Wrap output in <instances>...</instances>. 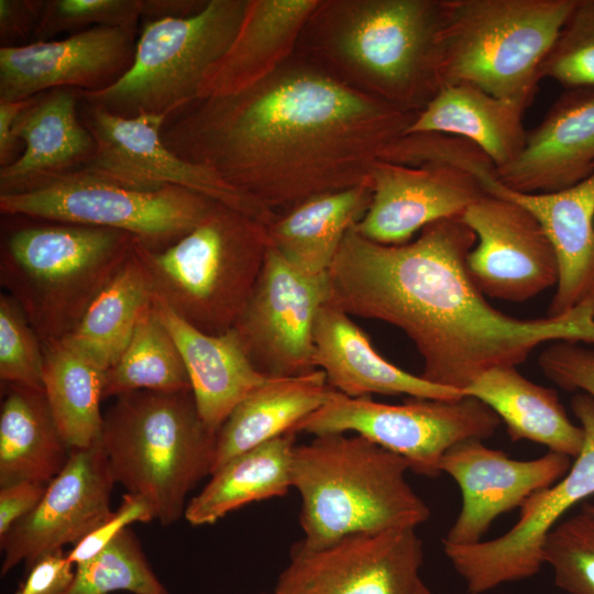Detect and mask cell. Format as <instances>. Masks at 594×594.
<instances>
[{
	"label": "cell",
	"mask_w": 594,
	"mask_h": 594,
	"mask_svg": "<svg viewBox=\"0 0 594 594\" xmlns=\"http://www.w3.org/2000/svg\"><path fill=\"white\" fill-rule=\"evenodd\" d=\"M329 295L328 273L304 274L270 248L233 328L258 372L268 377H288L317 370L314 328Z\"/></svg>",
	"instance_id": "5bb4252c"
},
{
	"label": "cell",
	"mask_w": 594,
	"mask_h": 594,
	"mask_svg": "<svg viewBox=\"0 0 594 594\" xmlns=\"http://www.w3.org/2000/svg\"><path fill=\"white\" fill-rule=\"evenodd\" d=\"M463 393L486 404L513 441L537 442L573 459L582 449L583 428L570 420L557 392L529 381L516 366L491 369Z\"/></svg>",
	"instance_id": "f546056e"
},
{
	"label": "cell",
	"mask_w": 594,
	"mask_h": 594,
	"mask_svg": "<svg viewBox=\"0 0 594 594\" xmlns=\"http://www.w3.org/2000/svg\"><path fill=\"white\" fill-rule=\"evenodd\" d=\"M424 549L416 528L354 532L318 548L297 542L276 594H415Z\"/></svg>",
	"instance_id": "9a60e30c"
},
{
	"label": "cell",
	"mask_w": 594,
	"mask_h": 594,
	"mask_svg": "<svg viewBox=\"0 0 594 594\" xmlns=\"http://www.w3.org/2000/svg\"><path fill=\"white\" fill-rule=\"evenodd\" d=\"M571 458L549 451L527 460H514L481 439H469L450 448L440 462L462 495L461 510L443 542L469 546L482 541L492 522L521 507L534 493L547 488L570 470Z\"/></svg>",
	"instance_id": "d6986e66"
},
{
	"label": "cell",
	"mask_w": 594,
	"mask_h": 594,
	"mask_svg": "<svg viewBox=\"0 0 594 594\" xmlns=\"http://www.w3.org/2000/svg\"><path fill=\"white\" fill-rule=\"evenodd\" d=\"M155 519L152 506L142 497L125 493L121 505L94 531L87 535L66 553L74 564L84 563L113 541L123 530L134 522H147Z\"/></svg>",
	"instance_id": "b9f144b4"
},
{
	"label": "cell",
	"mask_w": 594,
	"mask_h": 594,
	"mask_svg": "<svg viewBox=\"0 0 594 594\" xmlns=\"http://www.w3.org/2000/svg\"><path fill=\"white\" fill-rule=\"evenodd\" d=\"M114 483L100 439L90 447L72 449L35 509L0 538L1 575L21 562L29 569L41 557L65 544L75 546L98 528L112 514Z\"/></svg>",
	"instance_id": "e0dca14e"
},
{
	"label": "cell",
	"mask_w": 594,
	"mask_h": 594,
	"mask_svg": "<svg viewBox=\"0 0 594 594\" xmlns=\"http://www.w3.org/2000/svg\"><path fill=\"white\" fill-rule=\"evenodd\" d=\"M475 243L461 215L399 245L373 242L352 227L328 271L329 302L400 329L422 359L421 376L462 392L491 369L521 364L542 343L594 344L592 305L539 319L495 309L466 271Z\"/></svg>",
	"instance_id": "7a4b0ae2"
},
{
	"label": "cell",
	"mask_w": 594,
	"mask_h": 594,
	"mask_svg": "<svg viewBox=\"0 0 594 594\" xmlns=\"http://www.w3.org/2000/svg\"><path fill=\"white\" fill-rule=\"evenodd\" d=\"M469 172L485 193L514 200L528 209L550 240L559 265L548 317L562 316L580 306H594V172L585 179L552 193H520L504 186L495 168L480 156Z\"/></svg>",
	"instance_id": "44dd1931"
},
{
	"label": "cell",
	"mask_w": 594,
	"mask_h": 594,
	"mask_svg": "<svg viewBox=\"0 0 594 594\" xmlns=\"http://www.w3.org/2000/svg\"><path fill=\"white\" fill-rule=\"evenodd\" d=\"M526 109L471 85H448L418 112L405 135L433 133L465 140L499 169L513 163L525 147Z\"/></svg>",
	"instance_id": "4316f807"
},
{
	"label": "cell",
	"mask_w": 594,
	"mask_h": 594,
	"mask_svg": "<svg viewBox=\"0 0 594 594\" xmlns=\"http://www.w3.org/2000/svg\"><path fill=\"white\" fill-rule=\"evenodd\" d=\"M46 222L12 231L0 253V284L43 344L76 329L139 240L109 228Z\"/></svg>",
	"instance_id": "8992f818"
},
{
	"label": "cell",
	"mask_w": 594,
	"mask_h": 594,
	"mask_svg": "<svg viewBox=\"0 0 594 594\" xmlns=\"http://www.w3.org/2000/svg\"><path fill=\"white\" fill-rule=\"evenodd\" d=\"M43 343L16 301L0 295V380L43 388Z\"/></svg>",
	"instance_id": "f35d334b"
},
{
	"label": "cell",
	"mask_w": 594,
	"mask_h": 594,
	"mask_svg": "<svg viewBox=\"0 0 594 594\" xmlns=\"http://www.w3.org/2000/svg\"><path fill=\"white\" fill-rule=\"evenodd\" d=\"M78 114L96 142L92 157L80 168L119 186L151 191L174 186L200 194L265 224L276 212L224 182L210 168L187 162L162 141L167 117L116 116L80 98Z\"/></svg>",
	"instance_id": "4fadbf2b"
},
{
	"label": "cell",
	"mask_w": 594,
	"mask_h": 594,
	"mask_svg": "<svg viewBox=\"0 0 594 594\" xmlns=\"http://www.w3.org/2000/svg\"><path fill=\"white\" fill-rule=\"evenodd\" d=\"M47 484L21 481L1 486L0 490V538L21 519L26 517L41 502Z\"/></svg>",
	"instance_id": "ee69618b"
},
{
	"label": "cell",
	"mask_w": 594,
	"mask_h": 594,
	"mask_svg": "<svg viewBox=\"0 0 594 594\" xmlns=\"http://www.w3.org/2000/svg\"><path fill=\"white\" fill-rule=\"evenodd\" d=\"M417 114L343 85L295 52L245 91L174 111L161 136L183 160L278 213L371 184L373 166Z\"/></svg>",
	"instance_id": "6da1fadb"
},
{
	"label": "cell",
	"mask_w": 594,
	"mask_h": 594,
	"mask_svg": "<svg viewBox=\"0 0 594 594\" xmlns=\"http://www.w3.org/2000/svg\"><path fill=\"white\" fill-rule=\"evenodd\" d=\"M143 0H50L45 1L34 38L44 41L62 32L111 26L138 31Z\"/></svg>",
	"instance_id": "ab89813d"
},
{
	"label": "cell",
	"mask_w": 594,
	"mask_h": 594,
	"mask_svg": "<svg viewBox=\"0 0 594 594\" xmlns=\"http://www.w3.org/2000/svg\"><path fill=\"white\" fill-rule=\"evenodd\" d=\"M415 594H432L431 591L424 584L422 581L419 582Z\"/></svg>",
	"instance_id": "c3c4849f"
},
{
	"label": "cell",
	"mask_w": 594,
	"mask_h": 594,
	"mask_svg": "<svg viewBox=\"0 0 594 594\" xmlns=\"http://www.w3.org/2000/svg\"><path fill=\"white\" fill-rule=\"evenodd\" d=\"M70 452L44 388L4 384L0 410V486L21 481L48 484L66 465Z\"/></svg>",
	"instance_id": "4dcf8cb0"
},
{
	"label": "cell",
	"mask_w": 594,
	"mask_h": 594,
	"mask_svg": "<svg viewBox=\"0 0 594 594\" xmlns=\"http://www.w3.org/2000/svg\"><path fill=\"white\" fill-rule=\"evenodd\" d=\"M319 0H246L239 30L209 68L198 98L245 91L272 76L296 52L301 31Z\"/></svg>",
	"instance_id": "cb8c5ba5"
},
{
	"label": "cell",
	"mask_w": 594,
	"mask_h": 594,
	"mask_svg": "<svg viewBox=\"0 0 594 594\" xmlns=\"http://www.w3.org/2000/svg\"><path fill=\"white\" fill-rule=\"evenodd\" d=\"M461 217L476 235L466 271L484 296L522 302L557 285L554 249L528 209L485 193Z\"/></svg>",
	"instance_id": "2e32d148"
},
{
	"label": "cell",
	"mask_w": 594,
	"mask_h": 594,
	"mask_svg": "<svg viewBox=\"0 0 594 594\" xmlns=\"http://www.w3.org/2000/svg\"><path fill=\"white\" fill-rule=\"evenodd\" d=\"M543 563L569 594H594V517L581 512L562 519L543 544Z\"/></svg>",
	"instance_id": "74e56055"
},
{
	"label": "cell",
	"mask_w": 594,
	"mask_h": 594,
	"mask_svg": "<svg viewBox=\"0 0 594 594\" xmlns=\"http://www.w3.org/2000/svg\"><path fill=\"white\" fill-rule=\"evenodd\" d=\"M332 391L319 369L297 376L268 377L235 406L219 429L211 474L235 455L293 432Z\"/></svg>",
	"instance_id": "f1b7e54d"
},
{
	"label": "cell",
	"mask_w": 594,
	"mask_h": 594,
	"mask_svg": "<svg viewBox=\"0 0 594 594\" xmlns=\"http://www.w3.org/2000/svg\"><path fill=\"white\" fill-rule=\"evenodd\" d=\"M539 76L565 90L594 88V0H575Z\"/></svg>",
	"instance_id": "8d00e7d4"
},
{
	"label": "cell",
	"mask_w": 594,
	"mask_h": 594,
	"mask_svg": "<svg viewBox=\"0 0 594 594\" xmlns=\"http://www.w3.org/2000/svg\"><path fill=\"white\" fill-rule=\"evenodd\" d=\"M273 594H276L275 592Z\"/></svg>",
	"instance_id": "f907efd6"
},
{
	"label": "cell",
	"mask_w": 594,
	"mask_h": 594,
	"mask_svg": "<svg viewBox=\"0 0 594 594\" xmlns=\"http://www.w3.org/2000/svg\"><path fill=\"white\" fill-rule=\"evenodd\" d=\"M371 200V184L306 199L276 213L267 224L270 248L304 274H327L345 234Z\"/></svg>",
	"instance_id": "83f0119b"
},
{
	"label": "cell",
	"mask_w": 594,
	"mask_h": 594,
	"mask_svg": "<svg viewBox=\"0 0 594 594\" xmlns=\"http://www.w3.org/2000/svg\"><path fill=\"white\" fill-rule=\"evenodd\" d=\"M216 202L174 186L129 189L80 167L40 177L21 191L0 194L4 216L120 230L152 251L189 233Z\"/></svg>",
	"instance_id": "30bf717a"
},
{
	"label": "cell",
	"mask_w": 594,
	"mask_h": 594,
	"mask_svg": "<svg viewBox=\"0 0 594 594\" xmlns=\"http://www.w3.org/2000/svg\"><path fill=\"white\" fill-rule=\"evenodd\" d=\"M43 388L57 427L72 449L101 436L105 373L66 341L43 344Z\"/></svg>",
	"instance_id": "836d02e7"
},
{
	"label": "cell",
	"mask_w": 594,
	"mask_h": 594,
	"mask_svg": "<svg viewBox=\"0 0 594 594\" xmlns=\"http://www.w3.org/2000/svg\"><path fill=\"white\" fill-rule=\"evenodd\" d=\"M315 365L328 384L350 397L408 395L454 399L460 389L438 385L387 361L351 317L329 301L318 311L314 328Z\"/></svg>",
	"instance_id": "603a6c76"
},
{
	"label": "cell",
	"mask_w": 594,
	"mask_h": 594,
	"mask_svg": "<svg viewBox=\"0 0 594 594\" xmlns=\"http://www.w3.org/2000/svg\"><path fill=\"white\" fill-rule=\"evenodd\" d=\"M501 422L486 404L466 395L454 399L410 397L391 405L333 389L293 432H353L403 457L416 474L436 477L450 448L469 439H487Z\"/></svg>",
	"instance_id": "8fae6325"
},
{
	"label": "cell",
	"mask_w": 594,
	"mask_h": 594,
	"mask_svg": "<svg viewBox=\"0 0 594 594\" xmlns=\"http://www.w3.org/2000/svg\"><path fill=\"white\" fill-rule=\"evenodd\" d=\"M572 410L583 428L584 441L568 473L528 497L517 522L504 535L469 546L443 543L468 594H483L537 574L544 564L543 544L549 532L569 509L594 495V402L576 394Z\"/></svg>",
	"instance_id": "7c38bea8"
},
{
	"label": "cell",
	"mask_w": 594,
	"mask_h": 594,
	"mask_svg": "<svg viewBox=\"0 0 594 594\" xmlns=\"http://www.w3.org/2000/svg\"><path fill=\"white\" fill-rule=\"evenodd\" d=\"M136 391H191L183 358L157 315L154 299L119 360L106 371L102 397Z\"/></svg>",
	"instance_id": "e575fe53"
},
{
	"label": "cell",
	"mask_w": 594,
	"mask_h": 594,
	"mask_svg": "<svg viewBox=\"0 0 594 594\" xmlns=\"http://www.w3.org/2000/svg\"><path fill=\"white\" fill-rule=\"evenodd\" d=\"M538 365L559 387L580 391L594 402V349L578 342L556 341L540 353Z\"/></svg>",
	"instance_id": "60d3db41"
},
{
	"label": "cell",
	"mask_w": 594,
	"mask_h": 594,
	"mask_svg": "<svg viewBox=\"0 0 594 594\" xmlns=\"http://www.w3.org/2000/svg\"><path fill=\"white\" fill-rule=\"evenodd\" d=\"M207 1L143 0L142 19L152 21L164 18H188L201 11Z\"/></svg>",
	"instance_id": "7dc6e473"
},
{
	"label": "cell",
	"mask_w": 594,
	"mask_h": 594,
	"mask_svg": "<svg viewBox=\"0 0 594 594\" xmlns=\"http://www.w3.org/2000/svg\"><path fill=\"white\" fill-rule=\"evenodd\" d=\"M81 91L47 90L18 116L12 134L25 148L0 168V194L21 191L45 175L82 167L92 157L96 142L78 114Z\"/></svg>",
	"instance_id": "d4e9b609"
},
{
	"label": "cell",
	"mask_w": 594,
	"mask_h": 594,
	"mask_svg": "<svg viewBox=\"0 0 594 594\" xmlns=\"http://www.w3.org/2000/svg\"><path fill=\"white\" fill-rule=\"evenodd\" d=\"M408 462L359 435L323 433L295 447L293 487L308 548L354 532L416 528L430 509L406 479Z\"/></svg>",
	"instance_id": "277c9868"
},
{
	"label": "cell",
	"mask_w": 594,
	"mask_h": 594,
	"mask_svg": "<svg viewBox=\"0 0 594 594\" xmlns=\"http://www.w3.org/2000/svg\"><path fill=\"white\" fill-rule=\"evenodd\" d=\"M134 31L95 26L59 41L0 48V101H20L56 88L102 90L131 67Z\"/></svg>",
	"instance_id": "ac0fdd59"
},
{
	"label": "cell",
	"mask_w": 594,
	"mask_h": 594,
	"mask_svg": "<svg viewBox=\"0 0 594 594\" xmlns=\"http://www.w3.org/2000/svg\"><path fill=\"white\" fill-rule=\"evenodd\" d=\"M245 6L246 0H208L188 18L144 21L130 69L102 90L81 91V98L123 118L168 117L198 99L205 75L232 43Z\"/></svg>",
	"instance_id": "9c48e42d"
},
{
	"label": "cell",
	"mask_w": 594,
	"mask_h": 594,
	"mask_svg": "<svg viewBox=\"0 0 594 594\" xmlns=\"http://www.w3.org/2000/svg\"><path fill=\"white\" fill-rule=\"evenodd\" d=\"M217 433L191 391H136L103 413L100 443L116 483L142 496L163 526L185 516L189 492L211 475Z\"/></svg>",
	"instance_id": "5b68a950"
},
{
	"label": "cell",
	"mask_w": 594,
	"mask_h": 594,
	"mask_svg": "<svg viewBox=\"0 0 594 594\" xmlns=\"http://www.w3.org/2000/svg\"><path fill=\"white\" fill-rule=\"evenodd\" d=\"M575 0H442L441 88L466 84L525 108Z\"/></svg>",
	"instance_id": "ba28073f"
},
{
	"label": "cell",
	"mask_w": 594,
	"mask_h": 594,
	"mask_svg": "<svg viewBox=\"0 0 594 594\" xmlns=\"http://www.w3.org/2000/svg\"><path fill=\"white\" fill-rule=\"evenodd\" d=\"M594 172V88L569 89L527 131L520 155L495 169L498 180L520 193H552Z\"/></svg>",
	"instance_id": "7402d4cb"
},
{
	"label": "cell",
	"mask_w": 594,
	"mask_h": 594,
	"mask_svg": "<svg viewBox=\"0 0 594 594\" xmlns=\"http://www.w3.org/2000/svg\"><path fill=\"white\" fill-rule=\"evenodd\" d=\"M34 97L20 101H0V167L14 162L13 156L19 150V141L13 138V124Z\"/></svg>",
	"instance_id": "bcb514c9"
},
{
	"label": "cell",
	"mask_w": 594,
	"mask_h": 594,
	"mask_svg": "<svg viewBox=\"0 0 594 594\" xmlns=\"http://www.w3.org/2000/svg\"><path fill=\"white\" fill-rule=\"evenodd\" d=\"M169 594L152 570L135 534L127 528L92 559L75 565L65 594Z\"/></svg>",
	"instance_id": "d590c367"
},
{
	"label": "cell",
	"mask_w": 594,
	"mask_h": 594,
	"mask_svg": "<svg viewBox=\"0 0 594 594\" xmlns=\"http://www.w3.org/2000/svg\"><path fill=\"white\" fill-rule=\"evenodd\" d=\"M45 1L0 0V40L8 42L34 37Z\"/></svg>",
	"instance_id": "f6af8a7d"
},
{
	"label": "cell",
	"mask_w": 594,
	"mask_h": 594,
	"mask_svg": "<svg viewBox=\"0 0 594 594\" xmlns=\"http://www.w3.org/2000/svg\"><path fill=\"white\" fill-rule=\"evenodd\" d=\"M583 513L594 517V504H591V503H585L583 506H582V510Z\"/></svg>",
	"instance_id": "681fc988"
},
{
	"label": "cell",
	"mask_w": 594,
	"mask_h": 594,
	"mask_svg": "<svg viewBox=\"0 0 594 594\" xmlns=\"http://www.w3.org/2000/svg\"><path fill=\"white\" fill-rule=\"evenodd\" d=\"M153 299L150 276L134 245L131 256L63 341L107 371L121 356Z\"/></svg>",
	"instance_id": "d6a6232c"
},
{
	"label": "cell",
	"mask_w": 594,
	"mask_h": 594,
	"mask_svg": "<svg viewBox=\"0 0 594 594\" xmlns=\"http://www.w3.org/2000/svg\"><path fill=\"white\" fill-rule=\"evenodd\" d=\"M154 305L183 358L198 413L209 430L218 433L235 406L268 376L253 366L234 329L207 334L156 297Z\"/></svg>",
	"instance_id": "484cf974"
},
{
	"label": "cell",
	"mask_w": 594,
	"mask_h": 594,
	"mask_svg": "<svg viewBox=\"0 0 594 594\" xmlns=\"http://www.w3.org/2000/svg\"><path fill=\"white\" fill-rule=\"evenodd\" d=\"M442 0H319L296 53L343 85L406 112L441 89Z\"/></svg>",
	"instance_id": "3957f363"
},
{
	"label": "cell",
	"mask_w": 594,
	"mask_h": 594,
	"mask_svg": "<svg viewBox=\"0 0 594 594\" xmlns=\"http://www.w3.org/2000/svg\"><path fill=\"white\" fill-rule=\"evenodd\" d=\"M135 250L154 297L207 334L233 329L255 287L270 250L267 224L216 202L174 244Z\"/></svg>",
	"instance_id": "52a82bcc"
},
{
	"label": "cell",
	"mask_w": 594,
	"mask_h": 594,
	"mask_svg": "<svg viewBox=\"0 0 594 594\" xmlns=\"http://www.w3.org/2000/svg\"><path fill=\"white\" fill-rule=\"evenodd\" d=\"M372 200L353 229L386 245L411 241L436 221L460 216L485 194L477 178L451 164L378 161L371 172Z\"/></svg>",
	"instance_id": "ffe728a7"
},
{
	"label": "cell",
	"mask_w": 594,
	"mask_h": 594,
	"mask_svg": "<svg viewBox=\"0 0 594 594\" xmlns=\"http://www.w3.org/2000/svg\"><path fill=\"white\" fill-rule=\"evenodd\" d=\"M75 575V565L63 550L41 557L30 568L15 594H65Z\"/></svg>",
	"instance_id": "7bdbcfd3"
},
{
	"label": "cell",
	"mask_w": 594,
	"mask_h": 594,
	"mask_svg": "<svg viewBox=\"0 0 594 594\" xmlns=\"http://www.w3.org/2000/svg\"><path fill=\"white\" fill-rule=\"evenodd\" d=\"M296 433L288 432L235 455L211 475L187 504L193 526L212 525L253 502L279 497L293 487Z\"/></svg>",
	"instance_id": "1f68e13d"
}]
</instances>
